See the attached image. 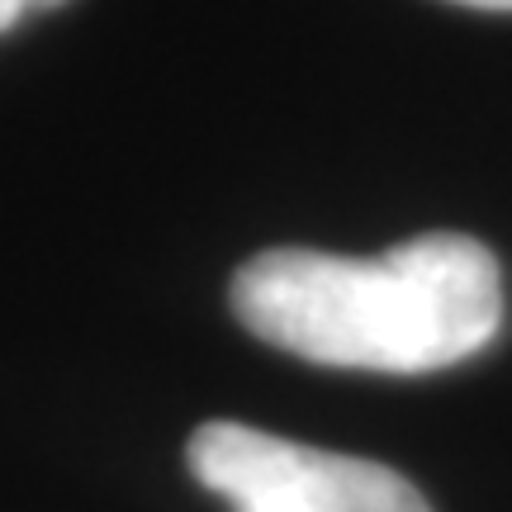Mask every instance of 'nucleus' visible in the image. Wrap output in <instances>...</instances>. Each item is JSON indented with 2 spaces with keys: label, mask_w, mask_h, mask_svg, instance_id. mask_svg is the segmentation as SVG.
<instances>
[{
  "label": "nucleus",
  "mask_w": 512,
  "mask_h": 512,
  "mask_svg": "<svg viewBox=\"0 0 512 512\" xmlns=\"http://www.w3.org/2000/svg\"><path fill=\"white\" fill-rule=\"evenodd\" d=\"M24 15H29V10H24V0H0V34H5V29H15Z\"/></svg>",
  "instance_id": "obj_3"
},
{
  "label": "nucleus",
  "mask_w": 512,
  "mask_h": 512,
  "mask_svg": "<svg viewBox=\"0 0 512 512\" xmlns=\"http://www.w3.org/2000/svg\"><path fill=\"white\" fill-rule=\"evenodd\" d=\"M57 5H67V0H24V10H57Z\"/></svg>",
  "instance_id": "obj_5"
},
{
  "label": "nucleus",
  "mask_w": 512,
  "mask_h": 512,
  "mask_svg": "<svg viewBox=\"0 0 512 512\" xmlns=\"http://www.w3.org/2000/svg\"><path fill=\"white\" fill-rule=\"evenodd\" d=\"M185 460L233 512H432L389 465L299 446L247 422H204Z\"/></svg>",
  "instance_id": "obj_2"
},
{
  "label": "nucleus",
  "mask_w": 512,
  "mask_h": 512,
  "mask_svg": "<svg viewBox=\"0 0 512 512\" xmlns=\"http://www.w3.org/2000/svg\"><path fill=\"white\" fill-rule=\"evenodd\" d=\"M456 5H475V10H512V0H456Z\"/></svg>",
  "instance_id": "obj_4"
},
{
  "label": "nucleus",
  "mask_w": 512,
  "mask_h": 512,
  "mask_svg": "<svg viewBox=\"0 0 512 512\" xmlns=\"http://www.w3.org/2000/svg\"><path fill=\"white\" fill-rule=\"evenodd\" d=\"M242 328L313 366L427 375L503 328V271L465 233H422L380 256L256 252L233 280Z\"/></svg>",
  "instance_id": "obj_1"
}]
</instances>
